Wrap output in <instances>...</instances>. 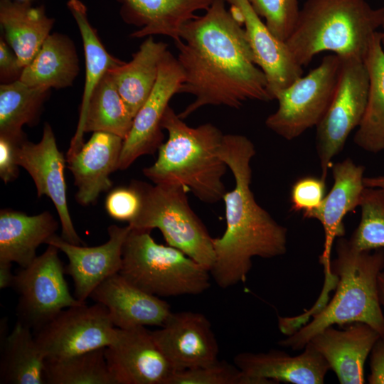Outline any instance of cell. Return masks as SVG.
<instances>
[{
  "label": "cell",
  "instance_id": "obj_1",
  "mask_svg": "<svg viewBox=\"0 0 384 384\" xmlns=\"http://www.w3.org/2000/svg\"><path fill=\"white\" fill-rule=\"evenodd\" d=\"M174 43L184 75L178 94L194 97L178 114L182 119L206 105L238 109L248 100H272L245 31L225 0H213L203 16L186 23Z\"/></svg>",
  "mask_w": 384,
  "mask_h": 384
},
{
  "label": "cell",
  "instance_id": "obj_2",
  "mask_svg": "<svg viewBox=\"0 0 384 384\" xmlns=\"http://www.w3.org/2000/svg\"><path fill=\"white\" fill-rule=\"evenodd\" d=\"M220 156L233 173L235 186L225 192L226 228L213 239L214 262L211 277L221 288L245 281L252 258L270 259L287 250V229L256 201L251 190L254 144L241 134H224Z\"/></svg>",
  "mask_w": 384,
  "mask_h": 384
},
{
  "label": "cell",
  "instance_id": "obj_3",
  "mask_svg": "<svg viewBox=\"0 0 384 384\" xmlns=\"http://www.w3.org/2000/svg\"><path fill=\"white\" fill-rule=\"evenodd\" d=\"M331 270L338 277L335 294L310 322L277 344L294 351L304 348L318 332L329 326L354 322L368 324L384 336V314L378 296V278L384 269V249L358 251L344 237L336 242Z\"/></svg>",
  "mask_w": 384,
  "mask_h": 384
},
{
  "label": "cell",
  "instance_id": "obj_4",
  "mask_svg": "<svg viewBox=\"0 0 384 384\" xmlns=\"http://www.w3.org/2000/svg\"><path fill=\"white\" fill-rule=\"evenodd\" d=\"M161 125L168 139L159 148L156 161L143 169L144 176L154 184L184 186L206 203L223 200L228 167L219 154L222 132L211 123L189 127L170 106Z\"/></svg>",
  "mask_w": 384,
  "mask_h": 384
},
{
  "label": "cell",
  "instance_id": "obj_5",
  "mask_svg": "<svg viewBox=\"0 0 384 384\" xmlns=\"http://www.w3.org/2000/svg\"><path fill=\"white\" fill-rule=\"evenodd\" d=\"M383 21L384 6L366 0H307L285 43L302 67L324 51L364 60Z\"/></svg>",
  "mask_w": 384,
  "mask_h": 384
},
{
  "label": "cell",
  "instance_id": "obj_6",
  "mask_svg": "<svg viewBox=\"0 0 384 384\" xmlns=\"http://www.w3.org/2000/svg\"><path fill=\"white\" fill-rule=\"evenodd\" d=\"M150 233L131 228L122 250L123 277L159 297L196 295L210 287L208 269L182 251L156 242Z\"/></svg>",
  "mask_w": 384,
  "mask_h": 384
},
{
  "label": "cell",
  "instance_id": "obj_7",
  "mask_svg": "<svg viewBox=\"0 0 384 384\" xmlns=\"http://www.w3.org/2000/svg\"><path fill=\"white\" fill-rule=\"evenodd\" d=\"M137 183L142 194V208L128 225L135 229H159L168 245L210 271L214 262L213 238L191 208L189 189L178 184Z\"/></svg>",
  "mask_w": 384,
  "mask_h": 384
},
{
  "label": "cell",
  "instance_id": "obj_8",
  "mask_svg": "<svg viewBox=\"0 0 384 384\" xmlns=\"http://www.w3.org/2000/svg\"><path fill=\"white\" fill-rule=\"evenodd\" d=\"M341 58L331 53L305 76H301L275 95L278 107L266 120L268 129L292 141L316 127L334 96Z\"/></svg>",
  "mask_w": 384,
  "mask_h": 384
},
{
  "label": "cell",
  "instance_id": "obj_9",
  "mask_svg": "<svg viewBox=\"0 0 384 384\" xmlns=\"http://www.w3.org/2000/svg\"><path fill=\"white\" fill-rule=\"evenodd\" d=\"M336 89L323 118L316 127V148L321 174L326 178L332 160L343 150L351 132L363 117L368 100L369 76L362 59L340 57Z\"/></svg>",
  "mask_w": 384,
  "mask_h": 384
},
{
  "label": "cell",
  "instance_id": "obj_10",
  "mask_svg": "<svg viewBox=\"0 0 384 384\" xmlns=\"http://www.w3.org/2000/svg\"><path fill=\"white\" fill-rule=\"evenodd\" d=\"M52 245L21 268L14 276L11 287L18 294V321L36 331L62 310L85 303L73 297L65 279V268Z\"/></svg>",
  "mask_w": 384,
  "mask_h": 384
},
{
  "label": "cell",
  "instance_id": "obj_11",
  "mask_svg": "<svg viewBox=\"0 0 384 384\" xmlns=\"http://www.w3.org/2000/svg\"><path fill=\"white\" fill-rule=\"evenodd\" d=\"M116 331L104 305L83 303L62 310L34 336L46 359H57L107 347Z\"/></svg>",
  "mask_w": 384,
  "mask_h": 384
},
{
  "label": "cell",
  "instance_id": "obj_12",
  "mask_svg": "<svg viewBox=\"0 0 384 384\" xmlns=\"http://www.w3.org/2000/svg\"><path fill=\"white\" fill-rule=\"evenodd\" d=\"M333 186L326 193L320 206L304 218L316 219L324 233V248L319 262L324 267V282L321 292L325 294L335 289L338 278L331 270V250L335 240L344 237L345 216L359 207L366 188L365 167L347 158L331 166Z\"/></svg>",
  "mask_w": 384,
  "mask_h": 384
},
{
  "label": "cell",
  "instance_id": "obj_13",
  "mask_svg": "<svg viewBox=\"0 0 384 384\" xmlns=\"http://www.w3.org/2000/svg\"><path fill=\"white\" fill-rule=\"evenodd\" d=\"M184 80L177 58L168 50L161 60L155 85L135 114L123 141L119 169L129 168L139 157L154 154L164 142L161 120L169 103Z\"/></svg>",
  "mask_w": 384,
  "mask_h": 384
},
{
  "label": "cell",
  "instance_id": "obj_14",
  "mask_svg": "<svg viewBox=\"0 0 384 384\" xmlns=\"http://www.w3.org/2000/svg\"><path fill=\"white\" fill-rule=\"evenodd\" d=\"M18 162L33 178L38 198L46 196L52 201L60 218L61 237L70 243L83 241L75 229L67 201L64 175L66 158L58 148L55 137L48 123L43 127L41 139L37 144L26 137L18 147Z\"/></svg>",
  "mask_w": 384,
  "mask_h": 384
},
{
  "label": "cell",
  "instance_id": "obj_15",
  "mask_svg": "<svg viewBox=\"0 0 384 384\" xmlns=\"http://www.w3.org/2000/svg\"><path fill=\"white\" fill-rule=\"evenodd\" d=\"M105 355L115 384H169L174 373L144 326L117 328Z\"/></svg>",
  "mask_w": 384,
  "mask_h": 384
},
{
  "label": "cell",
  "instance_id": "obj_16",
  "mask_svg": "<svg viewBox=\"0 0 384 384\" xmlns=\"http://www.w3.org/2000/svg\"><path fill=\"white\" fill-rule=\"evenodd\" d=\"M151 334L174 373L218 361V341L211 323L201 313L171 312L161 329Z\"/></svg>",
  "mask_w": 384,
  "mask_h": 384
},
{
  "label": "cell",
  "instance_id": "obj_17",
  "mask_svg": "<svg viewBox=\"0 0 384 384\" xmlns=\"http://www.w3.org/2000/svg\"><path fill=\"white\" fill-rule=\"evenodd\" d=\"M131 227L110 225L107 228L108 240L95 247L75 245L56 234L47 245L56 247L68 259L65 274L73 280L75 297L85 302L93 290L109 277L119 273L122 263V250Z\"/></svg>",
  "mask_w": 384,
  "mask_h": 384
},
{
  "label": "cell",
  "instance_id": "obj_18",
  "mask_svg": "<svg viewBox=\"0 0 384 384\" xmlns=\"http://www.w3.org/2000/svg\"><path fill=\"white\" fill-rule=\"evenodd\" d=\"M225 1L242 20L255 62L265 75L273 100L277 93L302 76L303 67L297 63L286 43L271 33L248 0Z\"/></svg>",
  "mask_w": 384,
  "mask_h": 384
},
{
  "label": "cell",
  "instance_id": "obj_19",
  "mask_svg": "<svg viewBox=\"0 0 384 384\" xmlns=\"http://www.w3.org/2000/svg\"><path fill=\"white\" fill-rule=\"evenodd\" d=\"M304 351L292 356L284 351L242 352L234 363L247 376L260 384L280 382L294 384H323L330 367L321 354L307 343Z\"/></svg>",
  "mask_w": 384,
  "mask_h": 384
},
{
  "label": "cell",
  "instance_id": "obj_20",
  "mask_svg": "<svg viewBox=\"0 0 384 384\" xmlns=\"http://www.w3.org/2000/svg\"><path fill=\"white\" fill-rule=\"evenodd\" d=\"M90 297L104 305L113 325L122 329L162 326L172 312L166 301L139 289L119 273L105 279Z\"/></svg>",
  "mask_w": 384,
  "mask_h": 384
},
{
  "label": "cell",
  "instance_id": "obj_21",
  "mask_svg": "<svg viewBox=\"0 0 384 384\" xmlns=\"http://www.w3.org/2000/svg\"><path fill=\"white\" fill-rule=\"evenodd\" d=\"M123 141L111 133L95 132L78 152L66 155L68 168L78 188L75 199L79 204L95 203L100 193L112 188L110 176L119 169Z\"/></svg>",
  "mask_w": 384,
  "mask_h": 384
},
{
  "label": "cell",
  "instance_id": "obj_22",
  "mask_svg": "<svg viewBox=\"0 0 384 384\" xmlns=\"http://www.w3.org/2000/svg\"><path fill=\"white\" fill-rule=\"evenodd\" d=\"M380 336L368 324L354 322L343 330L329 326L308 343L325 358L339 383L362 384L365 383L366 361Z\"/></svg>",
  "mask_w": 384,
  "mask_h": 384
},
{
  "label": "cell",
  "instance_id": "obj_23",
  "mask_svg": "<svg viewBox=\"0 0 384 384\" xmlns=\"http://www.w3.org/2000/svg\"><path fill=\"white\" fill-rule=\"evenodd\" d=\"M119 15L127 24L139 28L131 38L155 35L179 40L182 26L194 18L196 13L206 11L213 0H115Z\"/></svg>",
  "mask_w": 384,
  "mask_h": 384
},
{
  "label": "cell",
  "instance_id": "obj_24",
  "mask_svg": "<svg viewBox=\"0 0 384 384\" xmlns=\"http://www.w3.org/2000/svg\"><path fill=\"white\" fill-rule=\"evenodd\" d=\"M58 228V223L48 211L29 215L5 208L0 211V261L16 262L21 268L36 258V250Z\"/></svg>",
  "mask_w": 384,
  "mask_h": 384
},
{
  "label": "cell",
  "instance_id": "obj_25",
  "mask_svg": "<svg viewBox=\"0 0 384 384\" xmlns=\"http://www.w3.org/2000/svg\"><path fill=\"white\" fill-rule=\"evenodd\" d=\"M55 23L43 5L31 1L0 0V25L4 40L25 68L34 58Z\"/></svg>",
  "mask_w": 384,
  "mask_h": 384
},
{
  "label": "cell",
  "instance_id": "obj_26",
  "mask_svg": "<svg viewBox=\"0 0 384 384\" xmlns=\"http://www.w3.org/2000/svg\"><path fill=\"white\" fill-rule=\"evenodd\" d=\"M67 8L73 16L82 41L85 78L76 132L66 155L78 152L83 145L82 124L90 99L103 76L110 70L124 63L110 55L102 43L87 16V8L80 0H68Z\"/></svg>",
  "mask_w": 384,
  "mask_h": 384
},
{
  "label": "cell",
  "instance_id": "obj_27",
  "mask_svg": "<svg viewBox=\"0 0 384 384\" xmlns=\"http://www.w3.org/2000/svg\"><path fill=\"white\" fill-rule=\"evenodd\" d=\"M167 48V43L155 41L154 36H148L129 62H124L108 71L134 117L155 85L159 63Z\"/></svg>",
  "mask_w": 384,
  "mask_h": 384
},
{
  "label": "cell",
  "instance_id": "obj_28",
  "mask_svg": "<svg viewBox=\"0 0 384 384\" xmlns=\"http://www.w3.org/2000/svg\"><path fill=\"white\" fill-rule=\"evenodd\" d=\"M79 71V58L73 41L64 34L53 33L23 68L20 80L30 87L63 89L73 85Z\"/></svg>",
  "mask_w": 384,
  "mask_h": 384
},
{
  "label": "cell",
  "instance_id": "obj_29",
  "mask_svg": "<svg viewBox=\"0 0 384 384\" xmlns=\"http://www.w3.org/2000/svg\"><path fill=\"white\" fill-rule=\"evenodd\" d=\"M369 76L367 105L353 141L373 154L384 151V50L376 32L364 60Z\"/></svg>",
  "mask_w": 384,
  "mask_h": 384
},
{
  "label": "cell",
  "instance_id": "obj_30",
  "mask_svg": "<svg viewBox=\"0 0 384 384\" xmlns=\"http://www.w3.org/2000/svg\"><path fill=\"white\" fill-rule=\"evenodd\" d=\"M45 361L31 329L17 321L1 339L0 383L46 384Z\"/></svg>",
  "mask_w": 384,
  "mask_h": 384
},
{
  "label": "cell",
  "instance_id": "obj_31",
  "mask_svg": "<svg viewBox=\"0 0 384 384\" xmlns=\"http://www.w3.org/2000/svg\"><path fill=\"white\" fill-rule=\"evenodd\" d=\"M50 90L30 87L20 80L0 85V136L16 141L26 137L22 128L33 125Z\"/></svg>",
  "mask_w": 384,
  "mask_h": 384
},
{
  "label": "cell",
  "instance_id": "obj_32",
  "mask_svg": "<svg viewBox=\"0 0 384 384\" xmlns=\"http://www.w3.org/2000/svg\"><path fill=\"white\" fill-rule=\"evenodd\" d=\"M134 116L119 95L108 72L94 90L87 108L82 132H105L124 139Z\"/></svg>",
  "mask_w": 384,
  "mask_h": 384
},
{
  "label": "cell",
  "instance_id": "obj_33",
  "mask_svg": "<svg viewBox=\"0 0 384 384\" xmlns=\"http://www.w3.org/2000/svg\"><path fill=\"white\" fill-rule=\"evenodd\" d=\"M105 348L57 358L46 359V384H115L105 358Z\"/></svg>",
  "mask_w": 384,
  "mask_h": 384
},
{
  "label": "cell",
  "instance_id": "obj_34",
  "mask_svg": "<svg viewBox=\"0 0 384 384\" xmlns=\"http://www.w3.org/2000/svg\"><path fill=\"white\" fill-rule=\"evenodd\" d=\"M359 207L360 222L350 243L358 251L384 249V189L366 187Z\"/></svg>",
  "mask_w": 384,
  "mask_h": 384
},
{
  "label": "cell",
  "instance_id": "obj_35",
  "mask_svg": "<svg viewBox=\"0 0 384 384\" xmlns=\"http://www.w3.org/2000/svg\"><path fill=\"white\" fill-rule=\"evenodd\" d=\"M169 384H260L238 366L225 361L174 373Z\"/></svg>",
  "mask_w": 384,
  "mask_h": 384
},
{
  "label": "cell",
  "instance_id": "obj_36",
  "mask_svg": "<svg viewBox=\"0 0 384 384\" xmlns=\"http://www.w3.org/2000/svg\"><path fill=\"white\" fill-rule=\"evenodd\" d=\"M260 17L264 18L271 33L285 42L299 17L298 0H248Z\"/></svg>",
  "mask_w": 384,
  "mask_h": 384
},
{
  "label": "cell",
  "instance_id": "obj_37",
  "mask_svg": "<svg viewBox=\"0 0 384 384\" xmlns=\"http://www.w3.org/2000/svg\"><path fill=\"white\" fill-rule=\"evenodd\" d=\"M326 195V179L308 175L297 179L289 193L290 210L303 217L318 208Z\"/></svg>",
  "mask_w": 384,
  "mask_h": 384
},
{
  "label": "cell",
  "instance_id": "obj_38",
  "mask_svg": "<svg viewBox=\"0 0 384 384\" xmlns=\"http://www.w3.org/2000/svg\"><path fill=\"white\" fill-rule=\"evenodd\" d=\"M142 204V194L137 181H132L129 186L112 189L105 201L106 212L111 218L128 224L137 218Z\"/></svg>",
  "mask_w": 384,
  "mask_h": 384
},
{
  "label": "cell",
  "instance_id": "obj_39",
  "mask_svg": "<svg viewBox=\"0 0 384 384\" xmlns=\"http://www.w3.org/2000/svg\"><path fill=\"white\" fill-rule=\"evenodd\" d=\"M22 140L0 136V177L5 183L14 181L18 176L17 152Z\"/></svg>",
  "mask_w": 384,
  "mask_h": 384
},
{
  "label": "cell",
  "instance_id": "obj_40",
  "mask_svg": "<svg viewBox=\"0 0 384 384\" xmlns=\"http://www.w3.org/2000/svg\"><path fill=\"white\" fill-rule=\"evenodd\" d=\"M18 58L2 37L0 38V82L11 83L19 80L23 70Z\"/></svg>",
  "mask_w": 384,
  "mask_h": 384
},
{
  "label": "cell",
  "instance_id": "obj_41",
  "mask_svg": "<svg viewBox=\"0 0 384 384\" xmlns=\"http://www.w3.org/2000/svg\"><path fill=\"white\" fill-rule=\"evenodd\" d=\"M370 384H384V336H380L370 353Z\"/></svg>",
  "mask_w": 384,
  "mask_h": 384
},
{
  "label": "cell",
  "instance_id": "obj_42",
  "mask_svg": "<svg viewBox=\"0 0 384 384\" xmlns=\"http://www.w3.org/2000/svg\"><path fill=\"white\" fill-rule=\"evenodd\" d=\"M14 276L11 272V263L0 261V289L11 287Z\"/></svg>",
  "mask_w": 384,
  "mask_h": 384
},
{
  "label": "cell",
  "instance_id": "obj_43",
  "mask_svg": "<svg viewBox=\"0 0 384 384\" xmlns=\"http://www.w3.org/2000/svg\"><path fill=\"white\" fill-rule=\"evenodd\" d=\"M363 183L366 187L384 189V175L373 177H365Z\"/></svg>",
  "mask_w": 384,
  "mask_h": 384
},
{
  "label": "cell",
  "instance_id": "obj_44",
  "mask_svg": "<svg viewBox=\"0 0 384 384\" xmlns=\"http://www.w3.org/2000/svg\"><path fill=\"white\" fill-rule=\"evenodd\" d=\"M378 296L381 306L384 309V271H382L378 278Z\"/></svg>",
  "mask_w": 384,
  "mask_h": 384
},
{
  "label": "cell",
  "instance_id": "obj_45",
  "mask_svg": "<svg viewBox=\"0 0 384 384\" xmlns=\"http://www.w3.org/2000/svg\"><path fill=\"white\" fill-rule=\"evenodd\" d=\"M381 27L383 28V31L380 32V42L384 50V21Z\"/></svg>",
  "mask_w": 384,
  "mask_h": 384
},
{
  "label": "cell",
  "instance_id": "obj_46",
  "mask_svg": "<svg viewBox=\"0 0 384 384\" xmlns=\"http://www.w3.org/2000/svg\"><path fill=\"white\" fill-rule=\"evenodd\" d=\"M18 1H31V0H18Z\"/></svg>",
  "mask_w": 384,
  "mask_h": 384
}]
</instances>
